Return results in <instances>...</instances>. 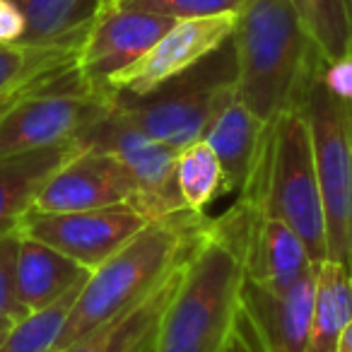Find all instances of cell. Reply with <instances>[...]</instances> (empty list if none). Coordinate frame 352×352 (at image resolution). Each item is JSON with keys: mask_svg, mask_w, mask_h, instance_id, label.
<instances>
[{"mask_svg": "<svg viewBox=\"0 0 352 352\" xmlns=\"http://www.w3.org/2000/svg\"><path fill=\"white\" fill-rule=\"evenodd\" d=\"M80 46H0V97L73 73Z\"/></svg>", "mask_w": 352, "mask_h": 352, "instance_id": "obj_21", "label": "cell"}, {"mask_svg": "<svg viewBox=\"0 0 352 352\" xmlns=\"http://www.w3.org/2000/svg\"><path fill=\"white\" fill-rule=\"evenodd\" d=\"M236 12L215 17H193V20H176L171 30L133 65L116 75L109 82L107 94H142L155 92L176 75L186 73L203 58L215 54L234 34Z\"/></svg>", "mask_w": 352, "mask_h": 352, "instance_id": "obj_11", "label": "cell"}, {"mask_svg": "<svg viewBox=\"0 0 352 352\" xmlns=\"http://www.w3.org/2000/svg\"><path fill=\"white\" fill-rule=\"evenodd\" d=\"M230 41L236 99L268 126L299 107L309 78L323 63L289 0H241Z\"/></svg>", "mask_w": 352, "mask_h": 352, "instance_id": "obj_3", "label": "cell"}, {"mask_svg": "<svg viewBox=\"0 0 352 352\" xmlns=\"http://www.w3.org/2000/svg\"><path fill=\"white\" fill-rule=\"evenodd\" d=\"M258 215V201L241 196L225 215L208 222L184 263L150 352H230L236 342L249 283V241Z\"/></svg>", "mask_w": 352, "mask_h": 352, "instance_id": "obj_1", "label": "cell"}, {"mask_svg": "<svg viewBox=\"0 0 352 352\" xmlns=\"http://www.w3.org/2000/svg\"><path fill=\"white\" fill-rule=\"evenodd\" d=\"M150 222V217L135 206H111L82 212L32 210L20 232L41 244L54 246L87 270H94Z\"/></svg>", "mask_w": 352, "mask_h": 352, "instance_id": "obj_10", "label": "cell"}, {"mask_svg": "<svg viewBox=\"0 0 352 352\" xmlns=\"http://www.w3.org/2000/svg\"><path fill=\"white\" fill-rule=\"evenodd\" d=\"M350 128H352V104H350Z\"/></svg>", "mask_w": 352, "mask_h": 352, "instance_id": "obj_33", "label": "cell"}, {"mask_svg": "<svg viewBox=\"0 0 352 352\" xmlns=\"http://www.w3.org/2000/svg\"><path fill=\"white\" fill-rule=\"evenodd\" d=\"M321 78L333 97H338L345 104H352V56L333 60V63H323Z\"/></svg>", "mask_w": 352, "mask_h": 352, "instance_id": "obj_27", "label": "cell"}, {"mask_svg": "<svg viewBox=\"0 0 352 352\" xmlns=\"http://www.w3.org/2000/svg\"><path fill=\"white\" fill-rule=\"evenodd\" d=\"M338 352H352V323L345 328V333H342L340 347H338Z\"/></svg>", "mask_w": 352, "mask_h": 352, "instance_id": "obj_30", "label": "cell"}, {"mask_svg": "<svg viewBox=\"0 0 352 352\" xmlns=\"http://www.w3.org/2000/svg\"><path fill=\"white\" fill-rule=\"evenodd\" d=\"M133 10L155 12L171 20H193V17H215L236 12L241 0H118Z\"/></svg>", "mask_w": 352, "mask_h": 352, "instance_id": "obj_25", "label": "cell"}, {"mask_svg": "<svg viewBox=\"0 0 352 352\" xmlns=\"http://www.w3.org/2000/svg\"><path fill=\"white\" fill-rule=\"evenodd\" d=\"M111 109V97L85 89L78 73L44 85L12 107L0 123V157L80 140Z\"/></svg>", "mask_w": 352, "mask_h": 352, "instance_id": "obj_7", "label": "cell"}, {"mask_svg": "<svg viewBox=\"0 0 352 352\" xmlns=\"http://www.w3.org/2000/svg\"><path fill=\"white\" fill-rule=\"evenodd\" d=\"M230 352H244V350H241V347H239V342H234V345L230 347Z\"/></svg>", "mask_w": 352, "mask_h": 352, "instance_id": "obj_31", "label": "cell"}, {"mask_svg": "<svg viewBox=\"0 0 352 352\" xmlns=\"http://www.w3.org/2000/svg\"><path fill=\"white\" fill-rule=\"evenodd\" d=\"M27 20L25 44L80 46L102 0H12Z\"/></svg>", "mask_w": 352, "mask_h": 352, "instance_id": "obj_20", "label": "cell"}, {"mask_svg": "<svg viewBox=\"0 0 352 352\" xmlns=\"http://www.w3.org/2000/svg\"><path fill=\"white\" fill-rule=\"evenodd\" d=\"M323 63L352 56V0H289Z\"/></svg>", "mask_w": 352, "mask_h": 352, "instance_id": "obj_22", "label": "cell"}, {"mask_svg": "<svg viewBox=\"0 0 352 352\" xmlns=\"http://www.w3.org/2000/svg\"><path fill=\"white\" fill-rule=\"evenodd\" d=\"M27 20L12 0H0V46L25 44Z\"/></svg>", "mask_w": 352, "mask_h": 352, "instance_id": "obj_28", "label": "cell"}, {"mask_svg": "<svg viewBox=\"0 0 352 352\" xmlns=\"http://www.w3.org/2000/svg\"><path fill=\"white\" fill-rule=\"evenodd\" d=\"M241 196L256 198L265 215L292 227L314 263L328 258L326 212L311 133L302 107L289 109L270 123L263 160Z\"/></svg>", "mask_w": 352, "mask_h": 352, "instance_id": "obj_4", "label": "cell"}, {"mask_svg": "<svg viewBox=\"0 0 352 352\" xmlns=\"http://www.w3.org/2000/svg\"><path fill=\"white\" fill-rule=\"evenodd\" d=\"M70 75V73H68ZM65 78V75H63ZM60 78V80H63ZM54 82H58V80H54ZM46 85H51V82H46ZM39 87H44V85H36V87H30V89H22V92H15V94H6V97H0V123H3V118L8 116V113L12 111V107H15L17 102H20L22 97H27L30 92H34V89H39Z\"/></svg>", "mask_w": 352, "mask_h": 352, "instance_id": "obj_29", "label": "cell"}, {"mask_svg": "<svg viewBox=\"0 0 352 352\" xmlns=\"http://www.w3.org/2000/svg\"><path fill=\"white\" fill-rule=\"evenodd\" d=\"M316 299V268L285 292L246 283L236 342L244 352H304Z\"/></svg>", "mask_w": 352, "mask_h": 352, "instance_id": "obj_12", "label": "cell"}, {"mask_svg": "<svg viewBox=\"0 0 352 352\" xmlns=\"http://www.w3.org/2000/svg\"><path fill=\"white\" fill-rule=\"evenodd\" d=\"M80 150V142L70 140L44 150L0 157V239L20 232L25 217L34 210L41 186L65 160Z\"/></svg>", "mask_w": 352, "mask_h": 352, "instance_id": "obj_15", "label": "cell"}, {"mask_svg": "<svg viewBox=\"0 0 352 352\" xmlns=\"http://www.w3.org/2000/svg\"><path fill=\"white\" fill-rule=\"evenodd\" d=\"M176 20L155 12L133 10L118 0H102L78 49L75 73L85 89L109 97V82L140 60Z\"/></svg>", "mask_w": 352, "mask_h": 352, "instance_id": "obj_9", "label": "cell"}, {"mask_svg": "<svg viewBox=\"0 0 352 352\" xmlns=\"http://www.w3.org/2000/svg\"><path fill=\"white\" fill-rule=\"evenodd\" d=\"M316 268L304 241L289 225L261 210L249 241V283L285 292Z\"/></svg>", "mask_w": 352, "mask_h": 352, "instance_id": "obj_16", "label": "cell"}, {"mask_svg": "<svg viewBox=\"0 0 352 352\" xmlns=\"http://www.w3.org/2000/svg\"><path fill=\"white\" fill-rule=\"evenodd\" d=\"M80 147L107 152L116 157L135 179L140 188V210L150 220L169 217L174 212L188 210L176 184V157L179 150L164 145L138 128L116 107L80 135Z\"/></svg>", "mask_w": 352, "mask_h": 352, "instance_id": "obj_8", "label": "cell"}, {"mask_svg": "<svg viewBox=\"0 0 352 352\" xmlns=\"http://www.w3.org/2000/svg\"><path fill=\"white\" fill-rule=\"evenodd\" d=\"M80 289L65 294L60 302L41 309V311L30 314L20 323L8 328V333L3 336V342H0V352H54Z\"/></svg>", "mask_w": 352, "mask_h": 352, "instance_id": "obj_24", "label": "cell"}, {"mask_svg": "<svg viewBox=\"0 0 352 352\" xmlns=\"http://www.w3.org/2000/svg\"><path fill=\"white\" fill-rule=\"evenodd\" d=\"M8 328H10V326H3V323H0V333H6Z\"/></svg>", "mask_w": 352, "mask_h": 352, "instance_id": "obj_32", "label": "cell"}, {"mask_svg": "<svg viewBox=\"0 0 352 352\" xmlns=\"http://www.w3.org/2000/svg\"><path fill=\"white\" fill-rule=\"evenodd\" d=\"M111 206L140 210V188L116 157L85 147L49 176L34 201L36 212H82Z\"/></svg>", "mask_w": 352, "mask_h": 352, "instance_id": "obj_13", "label": "cell"}, {"mask_svg": "<svg viewBox=\"0 0 352 352\" xmlns=\"http://www.w3.org/2000/svg\"><path fill=\"white\" fill-rule=\"evenodd\" d=\"M184 263L145 302L133 307L131 311L121 314L113 321L104 323L97 331L78 338V340L70 342L63 350H54V352H150L152 338H155L162 314H164L166 304H169L171 294H174L176 285H179Z\"/></svg>", "mask_w": 352, "mask_h": 352, "instance_id": "obj_18", "label": "cell"}, {"mask_svg": "<svg viewBox=\"0 0 352 352\" xmlns=\"http://www.w3.org/2000/svg\"><path fill=\"white\" fill-rule=\"evenodd\" d=\"M270 126L263 123L246 104L232 97L210 121L203 140L212 147L225 171V193L244 191L254 179L265 145Z\"/></svg>", "mask_w": 352, "mask_h": 352, "instance_id": "obj_14", "label": "cell"}, {"mask_svg": "<svg viewBox=\"0 0 352 352\" xmlns=\"http://www.w3.org/2000/svg\"><path fill=\"white\" fill-rule=\"evenodd\" d=\"M352 323V273L345 263H316V299L304 352H338L345 328Z\"/></svg>", "mask_w": 352, "mask_h": 352, "instance_id": "obj_19", "label": "cell"}, {"mask_svg": "<svg viewBox=\"0 0 352 352\" xmlns=\"http://www.w3.org/2000/svg\"><path fill=\"white\" fill-rule=\"evenodd\" d=\"M176 184L188 210L203 212L225 193V171L206 140L182 147L176 157Z\"/></svg>", "mask_w": 352, "mask_h": 352, "instance_id": "obj_23", "label": "cell"}, {"mask_svg": "<svg viewBox=\"0 0 352 352\" xmlns=\"http://www.w3.org/2000/svg\"><path fill=\"white\" fill-rule=\"evenodd\" d=\"M323 65V63H321ZM321 65L314 70L302 94L316 160L318 186L326 212L328 258L350 268L352 256V128L350 104L328 92Z\"/></svg>", "mask_w": 352, "mask_h": 352, "instance_id": "obj_6", "label": "cell"}, {"mask_svg": "<svg viewBox=\"0 0 352 352\" xmlns=\"http://www.w3.org/2000/svg\"><path fill=\"white\" fill-rule=\"evenodd\" d=\"M350 273H352V256H350Z\"/></svg>", "mask_w": 352, "mask_h": 352, "instance_id": "obj_35", "label": "cell"}, {"mask_svg": "<svg viewBox=\"0 0 352 352\" xmlns=\"http://www.w3.org/2000/svg\"><path fill=\"white\" fill-rule=\"evenodd\" d=\"M236 63L232 41L203 58L186 73L176 75L155 92L131 97L113 94V107L138 128L164 145L182 150L203 140L210 121L236 97Z\"/></svg>", "mask_w": 352, "mask_h": 352, "instance_id": "obj_5", "label": "cell"}, {"mask_svg": "<svg viewBox=\"0 0 352 352\" xmlns=\"http://www.w3.org/2000/svg\"><path fill=\"white\" fill-rule=\"evenodd\" d=\"M22 232L0 239V323L3 326H15L22 318L30 316L17 297V280H15V265H17V249H20Z\"/></svg>", "mask_w": 352, "mask_h": 352, "instance_id": "obj_26", "label": "cell"}, {"mask_svg": "<svg viewBox=\"0 0 352 352\" xmlns=\"http://www.w3.org/2000/svg\"><path fill=\"white\" fill-rule=\"evenodd\" d=\"M208 222L210 220L203 212L182 210L152 220L138 232L126 246L89 273L54 350H63L145 302L188 258Z\"/></svg>", "mask_w": 352, "mask_h": 352, "instance_id": "obj_2", "label": "cell"}, {"mask_svg": "<svg viewBox=\"0 0 352 352\" xmlns=\"http://www.w3.org/2000/svg\"><path fill=\"white\" fill-rule=\"evenodd\" d=\"M8 333V331H6ZM6 333H0V342H3V336H6Z\"/></svg>", "mask_w": 352, "mask_h": 352, "instance_id": "obj_34", "label": "cell"}, {"mask_svg": "<svg viewBox=\"0 0 352 352\" xmlns=\"http://www.w3.org/2000/svg\"><path fill=\"white\" fill-rule=\"evenodd\" d=\"M89 273L92 270L56 251L54 246L22 234L20 249H17L15 280L17 297L30 314L41 311L60 302L65 294L80 289L87 283Z\"/></svg>", "mask_w": 352, "mask_h": 352, "instance_id": "obj_17", "label": "cell"}]
</instances>
